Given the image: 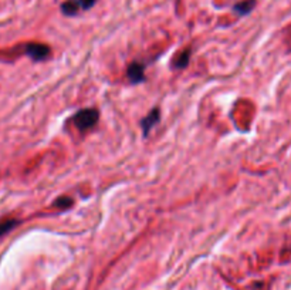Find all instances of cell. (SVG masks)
Instances as JSON below:
<instances>
[{
    "label": "cell",
    "instance_id": "1",
    "mask_svg": "<svg viewBox=\"0 0 291 290\" xmlns=\"http://www.w3.org/2000/svg\"><path fill=\"white\" fill-rule=\"evenodd\" d=\"M98 118H100V114L95 109H81L74 115V124L78 129L86 131L94 127L98 123Z\"/></svg>",
    "mask_w": 291,
    "mask_h": 290
},
{
    "label": "cell",
    "instance_id": "2",
    "mask_svg": "<svg viewBox=\"0 0 291 290\" xmlns=\"http://www.w3.org/2000/svg\"><path fill=\"white\" fill-rule=\"evenodd\" d=\"M94 3L95 0H67L61 4V12L66 16H75L81 10H88Z\"/></svg>",
    "mask_w": 291,
    "mask_h": 290
},
{
    "label": "cell",
    "instance_id": "3",
    "mask_svg": "<svg viewBox=\"0 0 291 290\" xmlns=\"http://www.w3.org/2000/svg\"><path fill=\"white\" fill-rule=\"evenodd\" d=\"M24 54L29 55L34 61H41L49 57L50 49H49V46L41 44V43H29L24 46Z\"/></svg>",
    "mask_w": 291,
    "mask_h": 290
},
{
    "label": "cell",
    "instance_id": "4",
    "mask_svg": "<svg viewBox=\"0 0 291 290\" xmlns=\"http://www.w3.org/2000/svg\"><path fill=\"white\" fill-rule=\"evenodd\" d=\"M128 78L132 81V83H141L144 81L145 78V69L141 63H132L129 67H128Z\"/></svg>",
    "mask_w": 291,
    "mask_h": 290
},
{
    "label": "cell",
    "instance_id": "5",
    "mask_svg": "<svg viewBox=\"0 0 291 290\" xmlns=\"http://www.w3.org/2000/svg\"><path fill=\"white\" fill-rule=\"evenodd\" d=\"M159 118H161V111H159V109H154L141 121V127H142V131H144L145 135H148V132L151 131V128L154 127V126H156V123L159 121Z\"/></svg>",
    "mask_w": 291,
    "mask_h": 290
},
{
    "label": "cell",
    "instance_id": "6",
    "mask_svg": "<svg viewBox=\"0 0 291 290\" xmlns=\"http://www.w3.org/2000/svg\"><path fill=\"white\" fill-rule=\"evenodd\" d=\"M255 4L256 0H243L240 3H237L233 9H235V12H237L239 15H247V13H250L253 10Z\"/></svg>",
    "mask_w": 291,
    "mask_h": 290
},
{
    "label": "cell",
    "instance_id": "7",
    "mask_svg": "<svg viewBox=\"0 0 291 290\" xmlns=\"http://www.w3.org/2000/svg\"><path fill=\"white\" fill-rule=\"evenodd\" d=\"M17 223V219H6V220H1V222H0V237L6 235L7 232H10L13 228H16Z\"/></svg>",
    "mask_w": 291,
    "mask_h": 290
},
{
    "label": "cell",
    "instance_id": "8",
    "mask_svg": "<svg viewBox=\"0 0 291 290\" xmlns=\"http://www.w3.org/2000/svg\"><path fill=\"white\" fill-rule=\"evenodd\" d=\"M189 63V50H185L181 54L176 57V60L173 61L176 69H185Z\"/></svg>",
    "mask_w": 291,
    "mask_h": 290
},
{
    "label": "cell",
    "instance_id": "9",
    "mask_svg": "<svg viewBox=\"0 0 291 290\" xmlns=\"http://www.w3.org/2000/svg\"><path fill=\"white\" fill-rule=\"evenodd\" d=\"M55 206H61V208H66V206H71L73 205V199L70 198H58L54 202Z\"/></svg>",
    "mask_w": 291,
    "mask_h": 290
}]
</instances>
